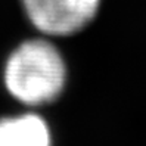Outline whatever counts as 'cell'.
<instances>
[{"mask_svg": "<svg viewBox=\"0 0 146 146\" xmlns=\"http://www.w3.org/2000/svg\"><path fill=\"white\" fill-rule=\"evenodd\" d=\"M31 24L49 36H70L98 13L100 0H22Z\"/></svg>", "mask_w": 146, "mask_h": 146, "instance_id": "cell-2", "label": "cell"}, {"mask_svg": "<svg viewBox=\"0 0 146 146\" xmlns=\"http://www.w3.org/2000/svg\"><path fill=\"white\" fill-rule=\"evenodd\" d=\"M0 146H50L49 128L34 114L2 118Z\"/></svg>", "mask_w": 146, "mask_h": 146, "instance_id": "cell-3", "label": "cell"}, {"mask_svg": "<svg viewBox=\"0 0 146 146\" xmlns=\"http://www.w3.org/2000/svg\"><path fill=\"white\" fill-rule=\"evenodd\" d=\"M66 68L59 50L46 40L19 44L5 66V84L15 99L27 105L49 104L61 94Z\"/></svg>", "mask_w": 146, "mask_h": 146, "instance_id": "cell-1", "label": "cell"}]
</instances>
